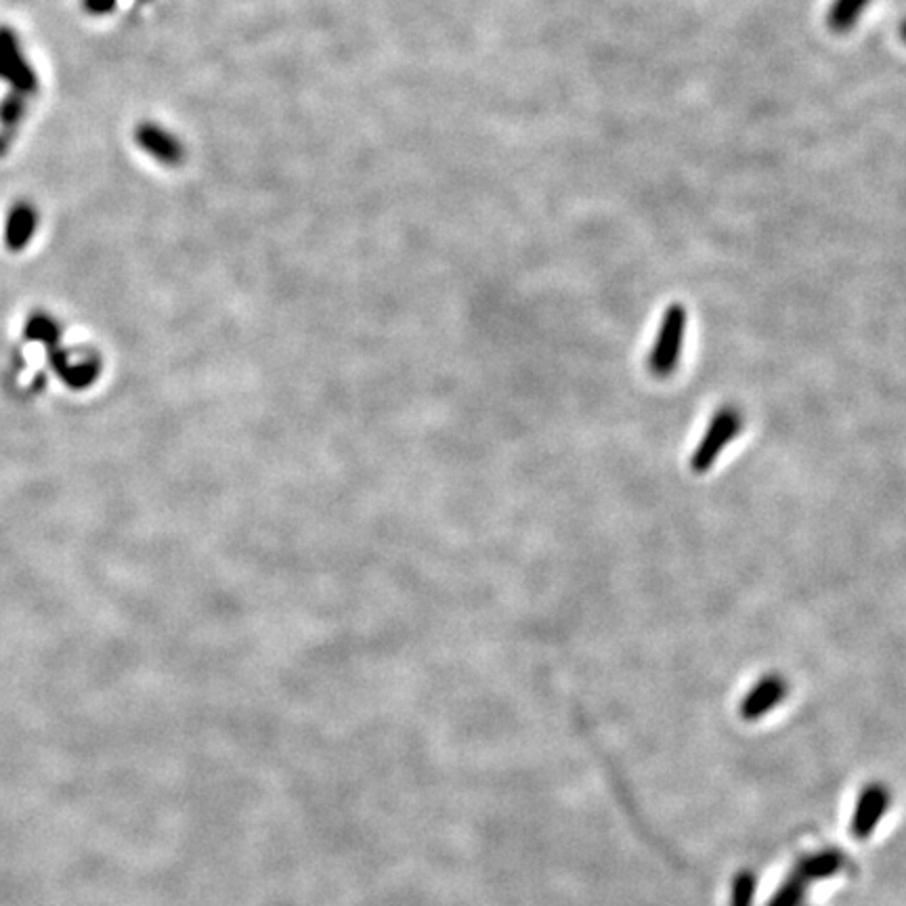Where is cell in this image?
<instances>
[{
	"label": "cell",
	"mask_w": 906,
	"mask_h": 906,
	"mask_svg": "<svg viewBox=\"0 0 906 906\" xmlns=\"http://www.w3.org/2000/svg\"><path fill=\"white\" fill-rule=\"evenodd\" d=\"M25 335L32 340H38V342H45L47 347H53L59 338V330H57V324L53 319H48L47 315H32L30 321H27Z\"/></svg>",
	"instance_id": "obj_11"
},
{
	"label": "cell",
	"mask_w": 906,
	"mask_h": 906,
	"mask_svg": "<svg viewBox=\"0 0 906 906\" xmlns=\"http://www.w3.org/2000/svg\"><path fill=\"white\" fill-rule=\"evenodd\" d=\"M687 326H689V313L684 309V305L680 303L669 305L661 317L659 330H657L655 342L648 351V361H646L648 372L655 378L664 381L676 372L680 358H682Z\"/></svg>",
	"instance_id": "obj_1"
},
{
	"label": "cell",
	"mask_w": 906,
	"mask_h": 906,
	"mask_svg": "<svg viewBox=\"0 0 906 906\" xmlns=\"http://www.w3.org/2000/svg\"><path fill=\"white\" fill-rule=\"evenodd\" d=\"M901 38L906 43V22H903V25H901Z\"/></svg>",
	"instance_id": "obj_12"
},
{
	"label": "cell",
	"mask_w": 906,
	"mask_h": 906,
	"mask_svg": "<svg viewBox=\"0 0 906 906\" xmlns=\"http://www.w3.org/2000/svg\"><path fill=\"white\" fill-rule=\"evenodd\" d=\"M743 427H745V416L739 407H720L692 452L691 462H689L692 473L694 475L710 473L717 457L737 439Z\"/></svg>",
	"instance_id": "obj_2"
},
{
	"label": "cell",
	"mask_w": 906,
	"mask_h": 906,
	"mask_svg": "<svg viewBox=\"0 0 906 906\" xmlns=\"http://www.w3.org/2000/svg\"><path fill=\"white\" fill-rule=\"evenodd\" d=\"M846 864H848V857L841 850L825 848L820 852H814L797 860L793 873L800 875L804 882L812 883L834 877L839 871H843Z\"/></svg>",
	"instance_id": "obj_5"
},
{
	"label": "cell",
	"mask_w": 906,
	"mask_h": 906,
	"mask_svg": "<svg viewBox=\"0 0 906 906\" xmlns=\"http://www.w3.org/2000/svg\"><path fill=\"white\" fill-rule=\"evenodd\" d=\"M890 804H892V791L883 783H869L860 791L859 800H857L852 820H850V834L854 835L859 841L869 839L880 827L883 814L887 812Z\"/></svg>",
	"instance_id": "obj_3"
},
{
	"label": "cell",
	"mask_w": 906,
	"mask_h": 906,
	"mask_svg": "<svg viewBox=\"0 0 906 906\" xmlns=\"http://www.w3.org/2000/svg\"><path fill=\"white\" fill-rule=\"evenodd\" d=\"M806 890H808V882L791 873V877L781 883V887L774 892V896L768 901L766 906H802L806 898Z\"/></svg>",
	"instance_id": "obj_9"
},
{
	"label": "cell",
	"mask_w": 906,
	"mask_h": 906,
	"mask_svg": "<svg viewBox=\"0 0 906 906\" xmlns=\"http://www.w3.org/2000/svg\"><path fill=\"white\" fill-rule=\"evenodd\" d=\"M36 229V215L30 208H18L7 225V244L13 250L24 248Z\"/></svg>",
	"instance_id": "obj_8"
},
{
	"label": "cell",
	"mask_w": 906,
	"mask_h": 906,
	"mask_svg": "<svg viewBox=\"0 0 906 906\" xmlns=\"http://www.w3.org/2000/svg\"><path fill=\"white\" fill-rule=\"evenodd\" d=\"M871 0H834L827 13V25L835 34H846L859 24Z\"/></svg>",
	"instance_id": "obj_7"
},
{
	"label": "cell",
	"mask_w": 906,
	"mask_h": 906,
	"mask_svg": "<svg viewBox=\"0 0 906 906\" xmlns=\"http://www.w3.org/2000/svg\"><path fill=\"white\" fill-rule=\"evenodd\" d=\"M758 892V877L754 871L745 869L737 873L731 887V906H754Z\"/></svg>",
	"instance_id": "obj_10"
},
{
	"label": "cell",
	"mask_w": 906,
	"mask_h": 906,
	"mask_svg": "<svg viewBox=\"0 0 906 906\" xmlns=\"http://www.w3.org/2000/svg\"><path fill=\"white\" fill-rule=\"evenodd\" d=\"M137 139L149 156H154L156 160H160L165 165H179L183 160V145H181V141L172 133H168V131L156 126V124L141 126Z\"/></svg>",
	"instance_id": "obj_6"
},
{
	"label": "cell",
	"mask_w": 906,
	"mask_h": 906,
	"mask_svg": "<svg viewBox=\"0 0 906 906\" xmlns=\"http://www.w3.org/2000/svg\"><path fill=\"white\" fill-rule=\"evenodd\" d=\"M788 680L781 673H768L758 680L740 701L739 714L743 720L754 722L777 710L788 697Z\"/></svg>",
	"instance_id": "obj_4"
}]
</instances>
